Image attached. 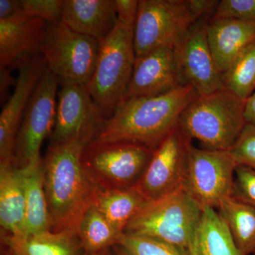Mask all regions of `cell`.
<instances>
[{
    "label": "cell",
    "instance_id": "6da1fadb",
    "mask_svg": "<svg viewBox=\"0 0 255 255\" xmlns=\"http://www.w3.org/2000/svg\"><path fill=\"white\" fill-rule=\"evenodd\" d=\"M198 96L191 85H185L164 95L124 100L93 140L133 142L155 150Z\"/></svg>",
    "mask_w": 255,
    "mask_h": 255
},
{
    "label": "cell",
    "instance_id": "7a4b0ae2",
    "mask_svg": "<svg viewBox=\"0 0 255 255\" xmlns=\"http://www.w3.org/2000/svg\"><path fill=\"white\" fill-rule=\"evenodd\" d=\"M85 144L75 140L49 145L43 159L50 231H75L95 200L97 189L82 167Z\"/></svg>",
    "mask_w": 255,
    "mask_h": 255
},
{
    "label": "cell",
    "instance_id": "3957f363",
    "mask_svg": "<svg viewBox=\"0 0 255 255\" xmlns=\"http://www.w3.org/2000/svg\"><path fill=\"white\" fill-rule=\"evenodd\" d=\"M216 0H140L133 28L135 58L174 48L194 23L212 17Z\"/></svg>",
    "mask_w": 255,
    "mask_h": 255
},
{
    "label": "cell",
    "instance_id": "277c9868",
    "mask_svg": "<svg viewBox=\"0 0 255 255\" xmlns=\"http://www.w3.org/2000/svg\"><path fill=\"white\" fill-rule=\"evenodd\" d=\"M246 101L226 89L198 96L181 114L178 126L189 138L211 150H228L243 128Z\"/></svg>",
    "mask_w": 255,
    "mask_h": 255
},
{
    "label": "cell",
    "instance_id": "5b68a950",
    "mask_svg": "<svg viewBox=\"0 0 255 255\" xmlns=\"http://www.w3.org/2000/svg\"><path fill=\"white\" fill-rule=\"evenodd\" d=\"M133 28L118 20L112 33L100 41L95 70L86 86L107 119L124 100L131 78L135 61Z\"/></svg>",
    "mask_w": 255,
    "mask_h": 255
},
{
    "label": "cell",
    "instance_id": "8992f818",
    "mask_svg": "<svg viewBox=\"0 0 255 255\" xmlns=\"http://www.w3.org/2000/svg\"><path fill=\"white\" fill-rule=\"evenodd\" d=\"M203 209L184 188L148 201L130 221L124 233L146 236L187 250Z\"/></svg>",
    "mask_w": 255,
    "mask_h": 255
},
{
    "label": "cell",
    "instance_id": "52a82bcc",
    "mask_svg": "<svg viewBox=\"0 0 255 255\" xmlns=\"http://www.w3.org/2000/svg\"><path fill=\"white\" fill-rule=\"evenodd\" d=\"M153 149L129 142L92 140L84 147L81 162L94 185L102 190L136 187Z\"/></svg>",
    "mask_w": 255,
    "mask_h": 255
},
{
    "label": "cell",
    "instance_id": "ba28073f",
    "mask_svg": "<svg viewBox=\"0 0 255 255\" xmlns=\"http://www.w3.org/2000/svg\"><path fill=\"white\" fill-rule=\"evenodd\" d=\"M100 41L77 33L63 22L47 23L39 53L61 84L87 86L98 56Z\"/></svg>",
    "mask_w": 255,
    "mask_h": 255
},
{
    "label": "cell",
    "instance_id": "9c48e42d",
    "mask_svg": "<svg viewBox=\"0 0 255 255\" xmlns=\"http://www.w3.org/2000/svg\"><path fill=\"white\" fill-rule=\"evenodd\" d=\"M60 81L46 68L23 114L14 151V164L23 167L41 159L42 144L53 131Z\"/></svg>",
    "mask_w": 255,
    "mask_h": 255
},
{
    "label": "cell",
    "instance_id": "30bf717a",
    "mask_svg": "<svg viewBox=\"0 0 255 255\" xmlns=\"http://www.w3.org/2000/svg\"><path fill=\"white\" fill-rule=\"evenodd\" d=\"M237 167L229 151L198 148L191 144L183 188L202 209H217L223 199L233 195Z\"/></svg>",
    "mask_w": 255,
    "mask_h": 255
},
{
    "label": "cell",
    "instance_id": "8fae6325",
    "mask_svg": "<svg viewBox=\"0 0 255 255\" xmlns=\"http://www.w3.org/2000/svg\"><path fill=\"white\" fill-rule=\"evenodd\" d=\"M105 114L85 85L62 84L58 92L56 116L50 145L79 140L86 145L103 127Z\"/></svg>",
    "mask_w": 255,
    "mask_h": 255
},
{
    "label": "cell",
    "instance_id": "7c38bea8",
    "mask_svg": "<svg viewBox=\"0 0 255 255\" xmlns=\"http://www.w3.org/2000/svg\"><path fill=\"white\" fill-rule=\"evenodd\" d=\"M191 142L177 126L155 149L136 186L146 201L156 200L182 189Z\"/></svg>",
    "mask_w": 255,
    "mask_h": 255
},
{
    "label": "cell",
    "instance_id": "4fadbf2b",
    "mask_svg": "<svg viewBox=\"0 0 255 255\" xmlns=\"http://www.w3.org/2000/svg\"><path fill=\"white\" fill-rule=\"evenodd\" d=\"M211 18H203L194 23L174 47L183 79L199 96L225 89L222 73L216 66L208 43L207 26Z\"/></svg>",
    "mask_w": 255,
    "mask_h": 255
},
{
    "label": "cell",
    "instance_id": "5bb4252c",
    "mask_svg": "<svg viewBox=\"0 0 255 255\" xmlns=\"http://www.w3.org/2000/svg\"><path fill=\"white\" fill-rule=\"evenodd\" d=\"M46 68L41 54L18 67L14 91L4 104L0 115V167L14 164V151L21 119L30 98Z\"/></svg>",
    "mask_w": 255,
    "mask_h": 255
},
{
    "label": "cell",
    "instance_id": "9a60e30c",
    "mask_svg": "<svg viewBox=\"0 0 255 255\" xmlns=\"http://www.w3.org/2000/svg\"><path fill=\"white\" fill-rule=\"evenodd\" d=\"M185 85L174 48L164 47L135 58L124 100L164 95Z\"/></svg>",
    "mask_w": 255,
    "mask_h": 255
},
{
    "label": "cell",
    "instance_id": "2e32d148",
    "mask_svg": "<svg viewBox=\"0 0 255 255\" xmlns=\"http://www.w3.org/2000/svg\"><path fill=\"white\" fill-rule=\"evenodd\" d=\"M47 23L23 13L9 19L0 20V67H19L40 54Z\"/></svg>",
    "mask_w": 255,
    "mask_h": 255
},
{
    "label": "cell",
    "instance_id": "e0dca14e",
    "mask_svg": "<svg viewBox=\"0 0 255 255\" xmlns=\"http://www.w3.org/2000/svg\"><path fill=\"white\" fill-rule=\"evenodd\" d=\"M117 21L115 0H64L62 22L77 33L100 41Z\"/></svg>",
    "mask_w": 255,
    "mask_h": 255
},
{
    "label": "cell",
    "instance_id": "ac0fdd59",
    "mask_svg": "<svg viewBox=\"0 0 255 255\" xmlns=\"http://www.w3.org/2000/svg\"><path fill=\"white\" fill-rule=\"evenodd\" d=\"M208 43L222 75L247 46L255 40V23L211 18L207 26Z\"/></svg>",
    "mask_w": 255,
    "mask_h": 255
},
{
    "label": "cell",
    "instance_id": "d6986e66",
    "mask_svg": "<svg viewBox=\"0 0 255 255\" xmlns=\"http://www.w3.org/2000/svg\"><path fill=\"white\" fill-rule=\"evenodd\" d=\"M5 255H84L75 231L46 232L21 236L1 235Z\"/></svg>",
    "mask_w": 255,
    "mask_h": 255
},
{
    "label": "cell",
    "instance_id": "ffe728a7",
    "mask_svg": "<svg viewBox=\"0 0 255 255\" xmlns=\"http://www.w3.org/2000/svg\"><path fill=\"white\" fill-rule=\"evenodd\" d=\"M0 225L1 234H26V196L22 173L14 164L0 167Z\"/></svg>",
    "mask_w": 255,
    "mask_h": 255
},
{
    "label": "cell",
    "instance_id": "44dd1931",
    "mask_svg": "<svg viewBox=\"0 0 255 255\" xmlns=\"http://www.w3.org/2000/svg\"><path fill=\"white\" fill-rule=\"evenodd\" d=\"M190 255H241L217 210L203 209L189 248Z\"/></svg>",
    "mask_w": 255,
    "mask_h": 255
},
{
    "label": "cell",
    "instance_id": "7402d4cb",
    "mask_svg": "<svg viewBox=\"0 0 255 255\" xmlns=\"http://www.w3.org/2000/svg\"><path fill=\"white\" fill-rule=\"evenodd\" d=\"M26 196V234L50 231L49 214L43 182V159L19 167Z\"/></svg>",
    "mask_w": 255,
    "mask_h": 255
},
{
    "label": "cell",
    "instance_id": "603a6c76",
    "mask_svg": "<svg viewBox=\"0 0 255 255\" xmlns=\"http://www.w3.org/2000/svg\"><path fill=\"white\" fill-rule=\"evenodd\" d=\"M148 201L137 187L114 190L97 189L93 204L119 233Z\"/></svg>",
    "mask_w": 255,
    "mask_h": 255
},
{
    "label": "cell",
    "instance_id": "cb8c5ba5",
    "mask_svg": "<svg viewBox=\"0 0 255 255\" xmlns=\"http://www.w3.org/2000/svg\"><path fill=\"white\" fill-rule=\"evenodd\" d=\"M241 255L255 251V207L233 196L223 199L218 209Z\"/></svg>",
    "mask_w": 255,
    "mask_h": 255
},
{
    "label": "cell",
    "instance_id": "d4e9b609",
    "mask_svg": "<svg viewBox=\"0 0 255 255\" xmlns=\"http://www.w3.org/2000/svg\"><path fill=\"white\" fill-rule=\"evenodd\" d=\"M76 233L85 254H94L117 246L123 236L111 225L94 204L82 215Z\"/></svg>",
    "mask_w": 255,
    "mask_h": 255
},
{
    "label": "cell",
    "instance_id": "484cf974",
    "mask_svg": "<svg viewBox=\"0 0 255 255\" xmlns=\"http://www.w3.org/2000/svg\"><path fill=\"white\" fill-rule=\"evenodd\" d=\"M225 89L246 101L255 91V40L223 74Z\"/></svg>",
    "mask_w": 255,
    "mask_h": 255
},
{
    "label": "cell",
    "instance_id": "4316f807",
    "mask_svg": "<svg viewBox=\"0 0 255 255\" xmlns=\"http://www.w3.org/2000/svg\"><path fill=\"white\" fill-rule=\"evenodd\" d=\"M129 255H190L187 250L146 236L124 233L118 246Z\"/></svg>",
    "mask_w": 255,
    "mask_h": 255
},
{
    "label": "cell",
    "instance_id": "83f0119b",
    "mask_svg": "<svg viewBox=\"0 0 255 255\" xmlns=\"http://www.w3.org/2000/svg\"><path fill=\"white\" fill-rule=\"evenodd\" d=\"M228 151L238 166L255 170V125L246 124Z\"/></svg>",
    "mask_w": 255,
    "mask_h": 255
},
{
    "label": "cell",
    "instance_id": "f1b7e54d",
    "mask_svg": "<svg viewBox=\"0 0 255 255\" xmlns=\"http://www.w3.org/2000/svg\"><path fill=\"white\" fill-rule=\"evenodd\" d=\"M211 18L255 23V0H221Z\"/></svg>",
    "mask_w": 255,
    "mask_h": 255
},
{
    "label": "cell",
    "instance_id": "f546056e",
    "mask_svg": "<svg viewBox=\"0 0 255 255\" xmlns=\"http://www.w3.org/2000/svg\"><path fill=\"white\" fill-rule=\"evenodd\" d=\"M64 0H22L24 13L47 23L62 22Z\"/></svg>",
    "mask_w": 255,
    "mask_h": 255
},
{
    "label": "cell",
    "instance_id": "4dcf8cb0",
    "mask_svg": "<svg viewBox=\"0 0 255 255\" xmlns=\"http://www.w3.org/2000/svg\"><path fill=\"white\" fill-rule=\"evenodd\" d=\"M233 197L255 207V170L238 166L235 174Z\"/></svg>",
    "mask_w": 255,
    "mask_h": 255
},
{
    "label": "cell",
    "instance_id": "1f68e13d",
    "mask_svg": "<svg viewBox=\"0 0 255 255\" xmlns=\"http://www.w3.org/2000/svg\"><path fill=\"white\" fill-rule=\"evenodd\" d=\"M115 5L119 21L134 27L138 10V0H115Z\"/></svg>",
    "mask_w": 255,
    "mask_h": 255
},
{
    "label": "cell",
    "instance_id": "d6a6232c",
    "mask_svg": "<svg viewBox=\"0 0 255 255\" xmlns=\"http://www.w3.org/2000/svg\"><path fill=\"white\" fill-rule=\"evenodd\" d=\"M23 13L22 0H0V20L9 19Z\"/></svg>",
    "mask_w": 255,
    "mask_h": 255
},
{
    "label": "cell",
    "instance_id": "836d02e7",
    "mask_svg": "<svg viewBox=\"0 0 255 255\" xmlns=\"http://www.w3.org/2000/svg\"><path fill=\"white\" fill-rule=\"evenodd\" d=\"M16 83L10 73L9 68L0 67V95H1V102L7 101V94L9 89L13 85Z\"/></svg>",
    "mask_w": 255,
    "mask_h": 255
},
{
    "label": "cell",
    "instance_id": "e575fe53",
    "mask_svg": "<svg viewBox=\"0 0 255 255\" xmlns=\"http://www.w3.org/2000/svg\"><path fill=\"white\" fill-rule=\"evenodd\" d=\"M245 119L246 124L255 125V91L246 101Z\"/></svg>",
    "mask_w": 255,
    "mask_h": 255
},
{
    "label": "cell",
    "instance_id": "d590c367",
    "mask_svg": "<svg viewBox=\"0 0 255 255\" xmlns=\"http://www.w3.org/2000/svg\"><path fill=\"white\" fill-rule=\"evenodd\" d=\"M114 255H129L127 252L124 251V250L119 246L114 247Z\"/></svg>",
    "mask_w": 255,
    "mask_h": 255
},
{
    "label": "cell",
    "instance_id": "8d00e7d4",
    "mask_svg": "<svg viewBox=\"0 0 255 255\" xmlns=\"http://www.w3.org/2000/svg\"><path fill=\"white\" fill-rule=\"evenodd\" d=\"M84 255H111V254L110 249H107L105 250V251L99 252V253H94V254H85Z\"/></svg>",
    "mask_w": 255,
    "mask_h": 255
},
{
    "label": "cell",
    "instance_id": "74e56055",
    "mask_svg": "<svg viewBox=\"0 0 255 255\" xmlns=\"http://www.w3.org/2000/svg\"><path fill=\"white\" fill-rule=\"evenodd\" d=\"M253 255H255V251L254 252V253H253Z\"/></svg>",
    "mask_w": 255,
    "mask_h": 255
}]
</instances>
